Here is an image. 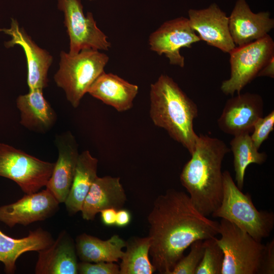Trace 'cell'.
<instances>
[{"mask_svg":"<svg viewBox=\"0 0 274 274\" xmlns=\"http://www.w3.org/2000/svg\"><path fill=\"white\" fill-rule=\"evenodd\" d=\"M149 255L156 271L170 274L194 241L219 234V222L201 214L189 195L170 189L155 199L148 216Z\"/></svg>","mask_w":274,"mask_h":274,"instance_id":"cell-1","label":"cell"},{"mask_svg":"<svg viewBox=\"0 0 274 274\" xmlns=\"http://www.w3.org/2000/svg\"><path fill=\"white\" fill-rule=\"evenodd\" d=\"M230 150L222 140L200 134L190 154L191 159L182 169L181 184L195 208L204 216L211 215L221 203L223 193L222 163Z\"/></svg>","mask_w":274,"mask_h":274,"instance_id":"cell-2","label":"cell"},{"mask_svg":"<svg viewBox=\"0 0 274 274\" xmlns=\"http://www.w3.org/2000/svg\"><path fill=\"white\" fill-rule=\"evenodd\" d=\"M149 114L154 124L165 129L191 154L198 135L193 128L198 116L195 103L167 75H161L151 84Z\"/></svg>","mask_w":274,"mask_h":274,"instance_id":"cell-3","label":"cell"},{"mask_svg":"<svg viewBox=\"0 0 274 274\" xmlns=\"http://www.w3.org/2000/svg\"><path fill=\"white\" fill-rule=\"evenodd\" d=\"M223 177L222 201L212 216L228 220L258 241L268 237L274 227L273 213L258 210L250 194L242 192L228 170L223 173Z\"/></svg>","mask_w":274,"mask_h":274,"instance_id":"cell-4","label":"cell"},{"mask_svg":"<svg viewBox=\"0 0 274 274\" xmlns=\"http://www.w3.org/2000/svg\"><path fill=\"white\" fill-rule=\"evenodd\" d=\"M60 58L54 81L63 90L71 105L77 108L92 83L105 72L109 56L99 50L85 49L75 55L61 51Z\"/></svg>","mask_w":274,"mask_h":274,"instance_id":"cell-5","label":"cell"},{"mask_svg":"<svg viewBox=\"0 0 274 274\" xmlns=\"http://www.w3.org/2000/svg\"><path fill=\"white\" fill-rule=\"evenodd\" d=\"M219 234L217 241L224 254L221 274H259L265 245L224 219Z\"/></svg>","mask_w":274,"mask_h":274,"instance_id":"cell-6","label":"cell"},{"mask_svg":"<svg viewBox=\"0 0 274 274\" xmlns=\"http://www.w3.org/2000/svg\"><path fill=\"white\" fill-rule=\"evenodd\" d=\"M230 54V77L222 82L221 90L233 95L256 77L274 56V42L268 35L247 45L236 47Z\"/></svg>","mask_w":274,"mask_h":274,"instance_id":"cell-7","label":"cell"},{"mask_svg":"<svg viewBox=\"0 0 274 274\" xmlns=\"http://www.w3.org/2000/svg\"><path fill=\"white\" fill-rule=\"evenodd\" d=\"M54 166V163L0 143V176L14 181L26 194L36 192L46 186Z\"/></svg>","mask_w":274,"mask_h":274,"instance_id":"cell-8","label":"cell"},{"mask_svg":"<svg viewBox=\"0 0 274 274\" xmlns=\"http://www.w3.org/2000/svg\"><path fill=\"white\" fill-rule=\"evenodd\" d=\"M57 1L58 9L64 14L70 54L75 55L85 49L108 51L111 48L107 36L97 26L92 13L84 14L81 0Z\"/></svg>","mask_w":274,"mask_h":274,"instance_id":"cell-9","label":"cell"},{"mask_svg":"<svg viewBox=\"0 0 274 274\" xmlns=\"http://www.w3.org/2000/svg\"><path fill=\"white\" fill-rule=\"evenodd\" d=\"M201 41L191 27L188 18L180 17L164 22L149 38L150 49L159 55L164 54L169 63L183 67L185 59L182 48H191Z\"/></svg>","mask_w":274,"mask_h":274,"instance_id":"cell-10","label":"cell"},{"mask_svg":"<svg viewBox=\"0 0 274 274\" xmlns=\"http://www.w3.org/2000/svg\"><path fill=\"white\" fill-rule=\"evenodd\" d=\"M264 102L256 93L237 94L228 99L218 118L219 128L233 136L250 134L257 121L263 116Z\"/></svg>","mask_w":274,"mask_h":274,"instance_id":"cell-11","label":"cell"},{"mask_svg":"<svg viewBox=\"0 0 274 274\" xmlns=\"http://www.w3.org/2000/svg\"><path fill=\"white\" fill-rule=\"evenodd\" d=\"M59 202L47 189L26 194L17 201L0 207V221L10 227L44 220L59 209Z\"/></svg>","mask_w":274,"mask_h":274,"instance_id":"cell-12","label":"cell"},{"mask_svg":"<svg viewBox=\"0 0 274 274\" xmlns=\"http://www.w3.org/2000/svg\"><path fill=\"white\" fill-rule=\"evenodd\" d=\"M10 28L1 30L10 35L12 39L5 43L7 48L19 45L23 49L27 61V83L29 90H43L47 86L48 72L53 58L46 50L39 47L23 28L20 27L17 21L12 19Z\"/></svg>","mask_w":274,"mask_h":274,"instance_id":"cell-13","label":"cell"},{"mask_svg":"<svg viewBox=\"0 0 274 274\" xmlns=\"http://www.w3.org/2000/svg\"><path fill=\"white\" fill-rule=\"evenodd\" d=\"M189 21L200 40L225 53H230L235 47L231 37L228 17L215 3L201 10L190 9Z\"/></svg>","mask_w":274,"mask_h":274,"instance_id":"cell-14","label":"cell"},{"mask_svg":"<svg viewBox=\"0 0 274 274\" xmlns=\"http://www.w3.org/2000/svg\"><path fill=\"white\" fill-rule=\"evenodd\" d=\"M58 156L46 185L59 203H64L72 185L79 153L75 137L70 132L55 140Z\"/></svg>","mask_w":274,"mask_h":274,"instance_id":"cell-15","label":"cell"},{"mask_svg":"<svg viewBox=\"0 0 274 274\" xmlns=\"http://www.w3.org/2000/svg\"><path fill=\"white\" fill-rule=\"evenodd\" d=\"M232 39L241 47L260 39L273 28L274 20L268 12L253 13L246 0H237L228 17Z\"/></svg>","mask_w":274,"mask_h":274,"instance_id":"cell-16","label":"cell"},{"mask_svg":"<svg viewBox=\"0 0 274 274\" xmlns=\"http://www.w3.org/2000/svg\"><path fill=\"white\" fill-rule=\"evenodd\" d=\"M38 252L36 273H78L75 243L66 231H61L50 246Z\"/></svg>","mask_w":274,"mask_h":274,"instance_id":"cell-17","label":"cell"},{"mask_svg":"<svg viewBox=\"0 0 274 274\" xmlns=\"http://www.w3.org/2000/svg\"><path fill=\"white\" fill-rule=\"evenodd\" d=\"M126 199L119 178L97 176L83 202L81 210L82 218L93 220L97 213L106 209H121Z\"/></svg>","mask_w":274,"mask_h":274,"instance_id":"cell-18","label":"cell"},{"mask_svg":"<svg viewBox=\"0 0 274 274\" xmlns=\"http://www.w3.org/2000/svg\"><path fill=\"white\" fill-rule=\"evenodd\" d=\"M138 91L137 85L116 75L104 72L92 83L87 93L117 111L124 112L132 107Z\"/></svg>","mask_w":274,"mask_h":274,"instance_id":"cell-19","label":"cell"},{"mask_svg":"<svg viewBox=\"0 0 274 274\" xmlns=\"http://www.w3.org/2000/svg\"><path fill=\"white\" fill-rule=\"evenodd\" d=\"M16 105L20 112V123L29 130L44 133L56 121V114L44 97L42 89H35L19 95Z\"/></svg>","mask_w":274,"mask_h":274,"instance_id":"cell-20","label":"cell"},{"mask_svg":"<svg viewBox=\"0 0 274 274\" xmlns=\"http://www.w3.org/2000/svg\"><path fill=\"white\" fill-rule=\"evenodd\" d=\"M51 234L41 228L30 231L27 236L14 238L0 230V261L5 265L7 273H13L16 261L24 253L39 252L50 246L54 242Z\"/></svg>","mask_w":274,"mask_h":274,"instance_id":"cell-21","label":"cell"},{"mask_svg":"<svg viewBox=\"0 0 274 274\" xmlns=\"http://www.w3.org/2000/svg\"><path fill=\"white\" fill-rule=\"evenodd\" d=\"M75 246L77 256L82 261L115 262L123 256L126 241L117 234L104 241L82 233L77 237Z\"/></svg>","mask_w":274,"mask_h":274,"instance_id":"cell-22","label":"cell"},{"mask_svg":"<svg viewBox=\"0 0 274 274\" xmlns=\"http://www.w3.org/2000/svg\"><path fill=\"white\" fill-rule=\"evenodd\" d=\"M97 164L98 160L89 151L79 154L71 188L64 202L70 214L81 211L84 199L97 177Z\"/></svg>","mask_w":274,"mask_h":274,"instance_id":"cell-23","label":"cell"},{"mask_svg":"<svg viewBox=\"0 0 274 274\" xmlns=\"http://www.w3.org/2000/svg\"><path fill=\"white\" fill-rule=\"evenodd\" d=\"M126 250L120 264V274H151L156 271L149 256L150 241L148 236H133L126 241Z\"/></svg>","mask_w":274,"mask_h":274,"instance_id":"cell-24","label":"cell"},{"mask_svg":"<svg viewBox=\"0 0 274 274\" xmlns=\"http://www.w3.org/2000/svg\"><path fill=\"white\" fill-rule=\"evenodd\" d=\"M230 145L234 157L235 180L237 187L242 190L247 167L251 163L263 164L267 155L265 152L258 151L249 133L234 136Z\"/></svg>","mask_w":274,"mask_h":274,"instance_id":"cell-25","label":"cell"},{"mask_svg":"<svg viewBox=\"0 0 274 274\" xmlns=\"http://www.w3.org/2000/svg\"><path fill=\"white\" fill-rule=\"evenodd\" d=\"M203 255L195 274H221L224 254L217 237L203 240Z\"/></svg>","mask_w":274,"mask_h":274,"instance_id":"cell-26","label":"cell"},{"mask_svg":"<svg viewBox=\"0 0 274 274\" xmlns=\"http://www.w3.org/2000/svg\"><path fill=\"white\" fill-rule=\"evenodd\" d=\"M190 251L186 256H183L176 264L170 274H195L204 253L203 240L193 242Z\"/></svg>","mask_w":274,"mask_h":274,"instance_id":"cell-27","label":"cell"},{"mask_svg":"<svg viewBox=\"0 0 274 274\" xmlns=\"http://www.w3.org/2000/svg\"><path fill=\"white\" fill-rule=\"evenodd\" d=\"M274 127V111L259 118L254 125L251 139L257 149L268 138Z\"/></svg>","mask_w":274,"mask_h":274,"instance_id":"cell-28","label":"cell"},{"mask_svg":"<svg viewBox=\"0 0 274 274\" xmlns=\"http://www.w3.org/2000/svg\"><path fill=\"white\" fill-rule=\"evenodd\" d=\"M78 272L81 274H120L119 265L113 262L78 263Z\"/></svg>","mask_w":274,"mask_h":274,"instance_id":"cell-29","label":"cell"},{"mask_svg":"<svg viewBox=\"0 0 274 274\" xmlns=\"http://www.w3.org/2000/svg\"><path fill=\"white\" fill-rule=\"evenodd\" d=\"M274 273V240L265 245L259 274Z\"/></svg>","mask_w":274,"mask_h":274,"instance_id":"cell-30","label":"cell"},{"mask_svg":"<svg viewBox=\"0 0 274 274\" xmlns=\"http://www.w3.org/2000/svg\"><path fill=\"white\" fill-rule=\"evenodd\" d=\"M117 211L114 208L102 210L100 213L102 223L107 226L115 225Z\"/></svg>","mask_w":274,"mask_h":274,"instance_id":"cell-31","label":"cell"},{"mask_svg":"<svg viewBox=\"0 0 274 274\" xmlns=\"http://www.w3.org/2000/svg\"><path fill=\"white\" fill-rule=\"evenodd\" d=\"M131 215L129 212L125 209L117 211L115 225L122 227L127 225L130 222Z\"/></svg>","mask_w":274,"mask_h":274,"instance_id":"cell-32","label":"cell"},{"mask_svg":"<svg viewBox=\"0 0 274 274\" xmlns=\"http://www.w3.org/2000/svg\"><path fill=\"white\" fill-rule=\"evenodd\" d=\"M274 77V56H272L264 67L259 71L257 77Z\"/></svg>","mask_w":274,"mask_h":274,"instance_id":"cell-33","label":"cell"},{"mask_svg":"<svg viewBox=\"0 0 274 274\" xmlns=\"http://www.w3.org/2000/svg\"><path fill=\"white\" fill-rule=\"evenodd\" d=\"M88 1H94V0H88Z\"/></svg>","mask_w":274,"mask_h":274,"instance_id":"cell-34","label":"cell"}]
</instances>
